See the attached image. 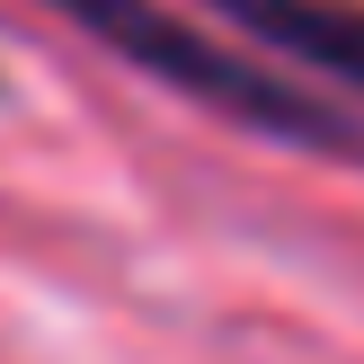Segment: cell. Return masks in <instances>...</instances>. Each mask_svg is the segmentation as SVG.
<instances>
[{"label": "cell", "mask_w": 364, "mask_h": 364, "mask_svg": "<svg viewBox=\"0 0 364 364\" xmlns=\"http://www.w3.org/2000/svg\"><path fill=\"white\" fill-rule=\"evenodd\" d=\"M205 9L258 53L364 98V0H205Z\"/></svg>", "instance_id": "obj_2"}, {"label": "cell", "mask_w": 364, "mask_h": 364, "mask_svg": "<svg viewBox=\"0 0 364 364\" xmlns=\"http://www.w3.org/2000/svg\"><path fill=\"white\" fill-rule=\"evenodd\" d=\"M27 9L80 27L98 53L134 63L142 80L178 89V98L213 107V116L249 124V134H267V142L364 160V116H347L320 80H302L294 63L258 53L249 36H213V27H196V18H178L169 0H27Z\"/></svg>", "instance_id": "obj_1"}]
</instances>
